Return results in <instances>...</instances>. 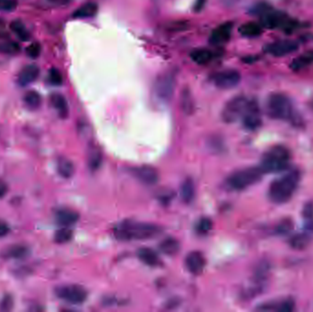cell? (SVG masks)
Listing matches in <instances>:
<instances>
[{
	"mask_svg": "<svg viewBox=\"0 0 313 312\" xmlns=\"http://www.w3.org/2000/svg\"><path fill=\"white\" fill-rule=\"evenodd\" d=\"M72 238V231L68 227H63L57 231L54 235V241L57 244H65Z\"/></svg>",
	"mask_w": 313,
	"mask_h": 312,
	"instance_id": "cell-34",
	"label": "cell"
},
{
	"mask_svg": "<svg viewBox=\"0 0 313 312\" xmlns=\"http://www.w3.org/2000/svg\"><path fill=\"white\" fill-rule=\"evenodd\" d=\"M162 232V228L158 225L125 221L116 225L113 234L117 240L137 241L150 239L161 235Z\"/></svg>",
	"mask_w": 313,
	"mask_h": 312,
	"instance_id": "cell-1",
	"label": "cell"
},
{
	"mask_svg": "<svg viewBox=\"0 0 313 312\" xmlns=\"http://www.w3.org/2000/svg\"><path fill=\"white\" fill-rule=\"evenodd\" d=\"M309 243L310 237L307 234H298L289 239L290 246L297 250H302L306 248L309 245Z\"/></svg>",
	"mask_w": 313,
	"mask_h": 312,
	"instance_id": "cell-32",
	"label": "cell"
},
{
	"mask_svg": "<svg viewBox=\"0 0 313 312\" xmlns=\"http://www.w3.org/2000/svg\"><path fill=\"white\" fill-rule=\"evenodd\" d=\"M249 99L244 95H238L229 100L222 111L223 122L232 124L242 119L243 115L247 109Z\"/></svg>",
	"mask_w": 313,
	"mask_h": 312,
	"instance_id": "cell-8",
	"label": "cell"
},
{
	"mask_svg": "<svg viewBox=\"0 0 313 312\" xmlns=\"http://www.w3.org/2000/svg\"><path fill=\"white\" fill-rule=\"evenodd\" d=\"M232 22H225L214 29L210 37V43L212 45H222L230 40L232 31Z\"/></svg>",
	"mask_w": 313,
	"mask_h": 312,
	"instance_id": "cell-14",
	"label": "cell"
},
{
	"mask_svg": "<svg viewBox=\"0 0 313 312\" xmlns=\"http://www.w3.org/2000/svg\"><path fill=\"white\" fill-rule=\"evenodd\" d=\"M21 51V47L14 41H3L0 42V53L14 55Z\"/></svg>",
	"mask_w": 313,
	"mask_h": 312,
	"instance_id": "cell-33",
	"label": "cell"
},
{
	"mask_svg": "<svg viewBox=\"0 0 313 312\" xmlns=\"http://www.w3.org/2000/svg\"><path fill=\"white\" fill-rule=\"evenodd\" d=\"M23 101L25 102L27 108H30L31 110H36L41 107L42 99L39 92L31 90L26 92Z\"/></svg>",
	"mask_w": 313,
	"mask_h": 312,
	"instance_id": "cell-31",
	"label": "cell"
},
{
	"mask_svg": "<svg viewBox=\"0 0 313 312\" xmlns=\"http://www.w3.org/2000/svg\"><path fill=\"white\" fill-rule=\"evenodd\" d=\"M132 173L136 179L146 185L156 184L159 180V173L156 169L150 166H141L132 169Z\"/></svg>",
	"mask_w": 313,
	"mask_h": 312,
	"instance_id": "cell-15",
	"label": "cell"
},
{
	"mask_svg": "<svg viewBox=\"0 0 313 312\" xmlns=\"http://www.w3.org/2000/svg\"><path fill=\"white\" fill-rule=\"evenodd\" d=\"M49 82L51 83V85L53 86H61L63 82V79H62V75H61V72L56 69V68H51L49 72Z\"/></svg>",
	"mask_w": 313,
	"mask_h": 312,
	"instance_id": "cell-36",
	"label": "cell"
},
{
	"mask_svg": "<svg viewBox=\"0 0 313 312\" xmlns=\"http://www.w3.org/2000/svg\"><path fill=\"white\" fill-rule=\"evenodd\" d=\"M212 220L209 218H202L196 225V231L201 235H206L212 229Z\"/></svg>",
	"mask_w": 313,
	"mask_h": 312,
	"instance_id": "cell-35",
	"label": "cell"
},
{
	"mask_svg": "<svg viewBox=\"0 0 313 312\" xmlns=\"http://www.w3.org/2000/svg\"><path fill=\"white\" fill-rule=\"evenodd\" d=\"M222 4L226 7H232L237 5L240 0H221Z\"/></svg>",
	"mask_w": 313,
	"mask_h": 312,
	"instance_id": "cell-47",
	"label": "cell"
},
{
	"mask_svg": "<svg viewBox=\"0 0 313 312\" xmlns=\"http://www.w3.org/2000/svg\"><path fill=\"white\" fill-rule=\"evenodd\" d=\"M310 108H312L313 109V100L312 101H311V102H310Z\"/></svg>",
	"mask_w": 313,
	"mask_h": 312,
	"instance_id": "cell-48",
	"label": "cell"
},
{
	"mask_svg": "<svg viewBox=\"0 0 313 312\" xmlns=\"http://www.w3.org/2000/svg\"><path fill=\"white\" fill-rule=\"evenodd\" d=\"M293 224L292 222L290 220H283L281 223H279L277 225V228H276V233L278 235H284V234H288L289 231L292 229Z\"/></svg>",
	"mask_w": 313,
	"mask_h": 312,
	"instance_id": "cell-40",
	"label": "cell"
},
{
	"mask_svg": "<svg viewBox=\"0 0 313 312\" xmlns=\"http://www.w3.org/2000/svg\"><path fill=\"white\" fill-rule=\"evenodd\" d=\"M30 255V249L23 245H15L6 249L3 256L8 259H23Z\"/></svg>",
	"mask_w": 313,
	"mask_h": 312,
	"instance_id": "cell-23",
	"label": "cell"
},
{
	"mask_svg": "<svg viewBox=\"0 0 313 312\" xmlns=\"http://www.w3.org/2000/svg\"><path fill=\"white\" fill-rule=\"evenodd\" d=\"M195 196V187L192 179H185L181 187V198L185 203H191Z\"/></svg>",
	"mask_w": 313,
	"mask_h": 312,
	"instance_id": "cell-25",
	"label": "cell"
},
{
	"mask_svg": "<svg viewBox=\"0 0 313 312\" xmlns=\"http://www.w3.org/2000/svg\"><path fill=\"white\" fill-rule=\"evenodd\" d=\"M50 102H51V107L55 109L56 112L58 113L60 118L64 119L68 117L69 106H68L66 98L62 94L59 92L51 93L50 96Z\"/></svg>",
	"mask_w": 313,
	"mask_h": 312,
	"instance_id": "cell-17",
	"label": "cell"
},
{
	"mask_svg": "<svg viewBox=\"0 0 313 312\" xmlns=\"http://www.w3.org/2000/svg\"><path fill=\"white\" fill-rule=\"evenodd\" d=\"M206 1L207 0H195V3L193 5V11L195 12H201L206 4Z\"/></svg>",
	"mask_w": 313,
	"mask_h": 312,
	"instance_id": "cell-44",
	"label": "cell"
},
{
	"mask_svg": "<svg viewBox=\"0 0 313 312\" xmlns=\"http://www.w3.org/2000/svg\"><path fill=\"white\" fill-rule=\"evenodd\" d=\"M98 11V6L95 2H87L86 4L81 6L78 10H76L72 18L78 19V20H85V19H91L94 18L97 14Z\"/></svg>",
	"mask_w": 313,
	"mask_h": 312,
	"instance_id": "cell-20",
	"label": "cell"
},
{
	"mask_svg": "<svg viewBox=\"0 0 313 312\" xmlns=\"http://www.w3.org/2000/svg\"><path fill=\"white\" fill-rule=\"evenodd\" d=\"M241 82L240 72L233 70L227 69L217 72L213 77V83L216 87L222 90H230L237 87Z\"/></svg>",
	"mask_w": 313,
	"mask_h": 312,
	"instance_id": "cell-11",
	"label": "cell"
},
{
	"mask_svg": "<svg viewBox=\"0 0 313 312\" xmlns=\"http://www.w3.org/2000/svg\"><path fill=\"white\" fill-rule=\"evenodd\" d=\"M212 52L207 49H197L192 51V60L199 65H205L212 60Z\"/></svg>",
	"mask_w": 313,
	"mask_h": 312,
	"instance_id": "cell-27",
	"label": "cell"
},
{
	"mask_svg": "<svg viewBox=\"0 0 313 312\" xmlns=\"http://www.w3.org/2000/svg\"><path fill=\"white\" fill-rule=\"evenodd\" d=\"M263 27L256 22H248L239 28V33L245 38L254 39L262 34Z\"/></svg>",
	"mask_w": 313,
	"mask_h": 312,
	"instance_id": "cell-22",
	"label": "cell"
},
{
	"mask_svg": "<svg viewBox=\"0 0 313 312\" xmlns=\"http://www.w3.org/2000/svg\"><path fill=\"white\" fill-rule=\"evenodd\" d=\"M8 185L5 181H3L2 179H0V198H3L7 193H8Z\"/></svg>",
	"mask_w": 313,
	"mask_h": 312,
	"instance_id": "cell-46",
	"label": "cell"
},
{
	"mask_svg": "<svg viewBox=\"0 0 313 312\" xmlns=\"http://www.w3.org/2000/svg\"><path fill=\"white\" fill-rule=\"evenodd\" d=\"M39 76H40L39 67L35 64H30L24 67L20 72L17 82L21 87H26L35 82Z\"/></svg>",
	"mask_w": 313,
	"mask_h": 312,
	"instance_id": "cell-16",
	"label": "cell"
},
{
	"mask_svg": "<svg viewBox=\"0 0 313 312\" xmlns=\"http://www.w3.org/2000/svg\"><path fill=\"white\" fill-rule=\"evenodd\" d=\"M160 250L166 256H175L180 251V243L177 239L169 237L160 244Z\"/></svg>",
	"mask_w": 313,
	"mask_h": 312,
	"instance_id": "cell-24",
	"label": "cell"
},
{
	"mask_svg": "<svg viewBox=\"0 0 313 312\" xmlns=\"http://www.w3.org/2000/svg\"><path fill=\"white\" fill-rule=\"evenodd\" d=\"M136 254H137V257L140 259V261L146 264V266H156L161 262L160 256L151 248L143 247L137 251Z\"/></svg>",
	"mask_w": 313,
	"mask_h": 312,
	"instance_id": "cell-21",
	"label": "cell"
},
{
	"mask_svg": "<svg viewBox=\"0 0 313 312\" xmlns=\"http://www.w3.org/2000/svg\"><path fill=\"white\" fill-rule=\"evenodd\" d=\"M9 232H10V228H9L8 225H6L5 223H2L0 221V238L7 236L9 234Z\"/></svg>",
	"mask_w": 313,
	"mask_h": 312,
	"instance_id": "cell-45",
	"label": "cell"
},
{
	"mask_svg": "<svg viewBox=\"0 0 313 312\" xmlns=\"http://www.w3.org/2000/svg\"><path fill=\"white\" fill-rule=\"evenodd\" d=\"M13 307V298L10 295H6L0 303V310L8 311L11 310Z\"/></svg>",
	"mask_w": 313,
	"mask_h": 312,
	"instance_id": "cell-42",
	"label": "cell"
},
{
	"mask_svg": "<svg viewBox=\"0 0 313 312\" xmlns=\"http://www.w3.org/2000/svg\"><path fill=\"white\" fill-rule=\"evenodd\" d=\"M294 302L291 299H285L278 303V311L290 312L294 309Z\"/></svg>",
	"mask_w": 313,
	"mask_h": 312,
	"instance_id": "cell-41",
	"label": "cell"
},
{
	"mask_svg": "<svg viewBox=\"0 0 313 312\" xmlns=\"http://www.w3.org/2000/svg\"><path fill=\"white\" fill-rule=\"evenodd\" d=\"M272 6L270 5L267 1H258L254 3L250 8L248 13L250 15L261 18L262 16L266 15L269 11H272Z\"/></svg>",
	"mask_w": 313,
	"mask_h": 312,
	"instance_id": "cell-30",
	"label": "cell"
},
{
	"mask_svg": "<svg viewBox=\"0 0 313 312\" xmlns=\"http://www.w3.org/2000/svg\"><path fill=\"white\" fill-rule=\"evenodd\" d=\"M181 107L182 111L185 115H192L194 112V102L192 98V92L188 89L184 88L181 95Z\"/></svg>",
	"mask_w": 313,
	"mask_h": 312,
	"instance_id": "cell-28",
	"label": "cell"
},
{
	"mask_svg": "<svg viewBox=\"0 0 313 312\" xmlns=\"http://www.w3.org/2000/svg\"><path fill=\"white\" fill-rule=\"evenodd\" d=\"M300 180V172L298 169L289 170L286 174L275 179L269 186L268 197L274 203H285L291 199Z\"/></svg>",
	"mask_w": 313,
	"mask_h": 312,
	"instance_id": "cell-2",
	"label": "cell"
},
{
	"mask_svg": "<svg viewBox=\"0 0 313 312\" xmlns=\"http://www.w3.org/2000/svg\"><path fill=\"white\" fill-rule=\"evenodd\" d=\"M298 41L293 40H279L265 47V51L274 57H284L291 54L298 49Z\"/></svg>",
	"mask_w": 313,
	"mask_h": 312,
	"instance_id": "cell-12",
	"label": "cell"
},
{
	"mask_svg": "<svg viewBox=\"0 0 313 312\" xmlns=\"http://www.w3.org/2000/svg\"><path fill=\"white\" fill-rule=\"evenodd\" d=\"M102 163V155L99 150H93L89 157V167L92 170H96Z\"/></svg>",
	"mask_w": 313,
	"mask_h": 312,
	"instance_id": "cell-37",
	"label": "cell"
},
{
	"mask_svg": "<svg viewBox=\"0 0 313 312\" xmlns=\"http://www.w3.org/2000/svg\"><path fill=\"white\" fill-rule=\"evenodd\" d=\"M264 172L259 167H251L240 169L230 175L226 179V184L232 190H243L256 184L262 179Z\"/></svg>",
	"mask_w": 313,
	"mask_h": 312,
	"instance_id": "cell-5",
	"label": "cell"
},
{
	"mask_svg": "<svg viewBox=\"0 0 313 312\" xmlns=\"http://www.w3.org/2000/svg\"><path fill=\"white\" fill-rule=\"evenodd\" d=\"M313 63V50L305 51L295 58L290 63V69L294 72H299Z\"/></svg>",
	"mask_w": 313,
	"mask_h": 312,
	"instance_id": "cell-19",
	"label": "cell"
},
{
	"mask_svg": "<svg viewBox=\"0 0 313 312\" xmlns=\"http://www.w3.org/2000/svg\"><path fill=\"white\" fill-rule=\"evenodd\" d=\"M290 158V152L286 147L277 145L264 154L259 168L264 174L280 172L288 168Z\"/></svg>",
	"mask_w": 313,
	"mask_h": 312,
	"instance_id": "cell-4",
	"label": "cell"
},
{
	"mask_svg": "<svg viewBox=\"0 0 313 312\" xmlns=\"http://www.w3.org/2000/svg\"><path fill=\"white\" fill-rule=\"evenodd\" d=\"M242 121L244 127L248 130H257L261 127V112L257 100L249 99L247 109L243 115Z\"/></svg>",
	"mask_w": 313,
	"mask_h": 312,
	"instance_id": "cell-10",
	"label": "cell"
},
{
	"mask_svg": "<svg viewBox=\"0 0 313 312\" xmlns=\"http://www.w3.org/2000/svg\"><path fill=\"white\" fill-rule=\"evenodd\" d=\"M56 222L62 226H71L79 220V215L70 209H61L57 211L55 215Z\"/></svg>",
	"mask_w": 313,
	"mask_h": 312,
	"instance_id": "cell-18",
	"label": "cell"
},
{
	"mask_svg": "<svg viewBox=\"0 0 313 312\" xmlns=\"http://www.w3.org/2000/svg\"><path fill=\"white\" fill-rule=\"evenodd\" d=\"M185 265L188 271L193 275H200L205 268L206 259L201 252L194 251L186 256Z\"/></svg>",
	"mask_w": 313,
	"mask_h": 312,
	"instance_id": "cell-13",
	"label": "cell"
},
{
	"mask_svg": "<svg viewBox=\"0 0 313 312\" xmlns=\"http://www.w3.org/2000/svg\"><path fill=\"white\" fill-rule=\"evenodd\" d=\"M260 25L265 29H281L285 32H292L296 30L298 22L288 18L282 11H270L260 18Z\"/></svg>",
	"mask_w": 313,
	"mask_h": 312,
	"instance_id": "cell-7",
	"label": "cell"
},
{
	"mask_svg": "<svg viewBox=\"0 0 313 312\" xmlns=\"http://www.w3.org/2000/svg\"><path fill=\"white\" fill-rule=\"evenodd\" d=\"M27 55L31 58V59H37L38 57L41 55V45L39 42H32L31 45L27 48L26 50Z\"/></svg>",
	"mask_w": 313,
	"mask_h": 312,
	"instance_id": "cell-38",
	"label": "cell"
},
{
	"mask_svg": "<svg viewBox=\"0 0 313 312\" xmlns=\"http://www.w3.org/2000/svg\"><path fill=\"white\" fill-rule=\"evenodd\" d=\"M267 113L268 117L277 120H288L296 122L298 117L293 108L292 102L286 94L275 92L268 96L267 100Z\"/></svg>",
	"mask_w": 313,
	"mask_h": 312,
	"instance_id": "cell-3",
	"label": "cell"
},
{
	"mask_svg": "<svg viewBox=\"0 0 313 312\" xmlns=\"http://www.w3.org/2000/svg\"><path fill=\"white\" fill-rule=\"evenodd\" d=\"M57 170L58 173L61 175L64 179H69L74 173V165L71 160L66 158H61L57 163Z\"/></svg>",
	"mask_w": 313,
	"mask_h": 312,
	"instance_id": "cell-26",
	"label": "cell"
},
{
	"mask_svg": "<svg viewBox=\"0 0 313 312\" xmlns=\"http://www.w3.org/2000/svg\"><path fill=\"white\" fill-rule=\"evenodd\" d=\"M303 215L306 219H311L313 217V203L308 202L303 209Z\"/></svg>",
	"mask_w": 313,
	"mask_h": 312,
	"instance_id": "cell-43",
	"label": "cell"
},
{
	"mask_svg": "<svg viewBox=\"0 0 313 312\" xmlns=\"http://www.w3.org/2000/svg\"><path fill=\"white\" fill-rule=\"evenodd\" d=\"M176 86V75L172 72H164L156 78L153 86V95L161 105H168L172 100Z\"/></svg>",
	"mask_w": 313,
	"mask_h": 312,
	"instance_id": "cell-6",
	"label": "cell"
},
{
	"mask_svg": "<svg viewBox=\"0 0 313 312\" xmlns=\"http://www.w3.org/2000/svg\"><path fill=\"white\" fill-rule=\"evenodd\" d=\"M18 7L17 0H0V11L11 12L15 11Z\"/></svg>",
	"mask_w": 313,
	"mask_h": 312,
	"instance_id": "cell-39",
	"label": "cell"
},
{
	"mask_svg": "<svg viewBox=\"0 0 313 312\" xmlns=\"http://www.w3.org/2000/svg\"><path fill=\"white\" fill-rule=\"evenodd\" d=\"M11 30L21 41H28L31 39L30 31H28L24 23L20 20H16L11 22Z\"/></svg>",
	"mask_w": 313,
	"mask_h": 312,
	"instance_id": "cell-29",
	"label": "cell"
},
{
	"mask_svg": "<svg viewBox=\"0 0 313 312\" xmlns=\"http://www.w3.org/2000/svg\"><path fill=\"white\" fill-rule=\"evenodd\" d=\"M55 294L62 300L75 305L84 303L88 296L86 289L78 285H67L57 287Z\"/></svg>",
	"mask_w": 313,
	"mask_h": 312,
	"instance_id": "cell-9",
	"label": "cell"
}]
</instances>
